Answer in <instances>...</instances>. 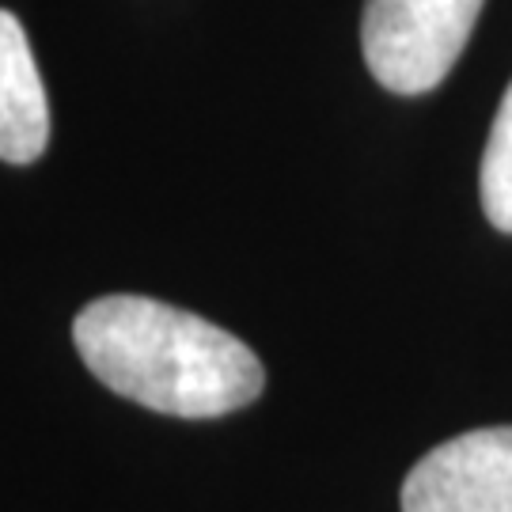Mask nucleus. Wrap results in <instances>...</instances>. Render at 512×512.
I'll return each instance as SVG.
<instances>
[{"instance_id": "1", "label": "nucleus", "mask_w": 512, "mask_h": 512, "mask_svg": "<svg viewBox=\"0 0 512 512\" xmlns=\"http://www.w3.org/2000/svg\"><path fill=\"white\" fill-rule=\"evenodd\" d=\"M73 342L99 384L171 418H220L266 387V368L236 334L148 296L92 300Z\"/></svg>"}, {"instance_id": "2", "label": "nucleus", "mask_w": 512, "mask_h": 512, "mask_svg": "<svg viewBox=\"0 0 512 512\" xmlns=\"http://www.w3.org/2000/svg\"><path fill=\"white\" fill-rule=\"evenodd\" d=\"M486 0H368L361 46L372 76L395 95L433 92L452 73Z\"/></svg>"}, {"instance_id": "3", "label": "nucleus", "mask_w": 512, "mask_h": 512, "mask_svg": "<svg viewBox=\"0 0 512 512\" xmlns=\"http://www.w3.org/2000/svg\"><path fill=\"white\" fill-rule=\"evenodd\" d=\"M403 512H512V425L459 433L421 456Z\"/></svg>"}, {"instance_id": "4", "label": "nucleus", "mask_w": 512, "mask_h": 512, "mask_svg": "<svg viewBox=\"0 0 512 512\" xmlns=\"http://www.w3.org/2000/svg\"><path fill=\"white\" fill-rule=\"evenodd\" d=\"M50 141V103L27 31L0 8V160L31 164Z\"/></svg>"}, {"instance_id": "5", "label": "nucleus", "mask_w": 512, "mask_h": 512, "mask_svg": "<svg viewBox=\"0 0 512 512\" xmlns=\"http://www.w3.org/2000/svg\"><path fill=\"white\" fill-rule=\"evenodd\" d=\"M482 209L494 228L512 232V84L501 95L490 141L482 152Z\"/></svg>"}]
</instances>
